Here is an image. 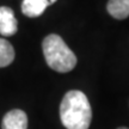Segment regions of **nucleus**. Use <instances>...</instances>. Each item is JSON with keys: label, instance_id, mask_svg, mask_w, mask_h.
Returning <instances> with one entry per match:
<instances>
[{"label": "nucleus", "instance_id": "obj_1", "mask_svg": "<svg viewBox=\"0 0 129 129\" xmlns=\"http://www.w3.org/2000/svg\"><path fill=\"white\" fill-rule=\"evenodd\" d=\"M60 118L67 129H88L92 110L86 94L78 90L66 93L60 104Z\"/></svg>", "mask_w": 129, "mask_h": 129}, {"label": "nucleus", "instance_id": "obj_2", "mask_svg": "<svg viewBox=\"0 0 129 129\" xmlns=\"http://www.w3.org/2000/svg\"><path fill=\"white\" fill-rule=\"evenodd\" d=\"M43 55L47 64L60 73H67L77 66V56L64 43L62 37L51 34L42 42Z\"/></svg>", "mask_w": 129, "mask_h": 129}, {"label": "nucleus", "instance_id": "obj_3", "mask_svg": "<svg viewBox=\"0 0 129 129\" xmlns=\"http://www.w3.org/2000/svg\"><path fill=\"white\" fill-rule=\"evenodd\" d=\"M18 30V23L12 9L0 7V34L3 36H12Z\"/></svg>", "mask_w": 129, "mask_h": 129}, {"label": "nucleus", "instance_id": "obj_4", "mask_svg": "<svg viewBox=\"0 0 129 129\" xmlns=\"http://www.w3.org/2000/svg\"><path fill=\"white\" fill-rule=\"evenodd\" d=\"M28 116L23 110L14 109L9 111L3 118L1 129H26Z\"/></svg>", "mask_w": 129, "mask_h": 129}, {"label": "nucleus", "instance_id": "obj_5", "mask_svg": "<svg viewBox=\"0 0 129 129\" xmlns=\"http://www.w3.org/2000/svg\"><path fill=\"white\" fill-rule=\"evenodd\" d=\"M49 5V0H23L22 12L26 17L35 18L41 16Z\"/></svg>", "mask_w": 129, "mask_h": 129}, {"label": "nucleus", "instance_id": "obj_6", "mask_svg": "<svg viewBox=\"0 0 129 129\" xmlns=\"http://www.w3.org/2000/svg\"><path fill=\"white\" fill-rule=\"evenodd\" d=\"M108 12L116 19H124L129 16V0H109Z\"/></svg>", "mask_w": 129, "mask_h": 129}, {"label": "nucleus", "instance_id": "obj_7", "mask_svg": "<svg viewBox=\"0 0 129 129\" xmlns=\"http://www.w3.org/2000/svg\"><path fill=\"white\" fill-rule=\"evenodd\" d=\"M14 60V49L5 38H0V68L10 66Z\"/></svg>", "mask_w": 129, "mask_h": 129}, {"label": "nucleus", "instance_id": "obj_8", "mask_svg": "<svg viewBox=\"0 0 129 129\" xmlns=\"http://www.w3.org/2000/svg\"><path fill=\"white\" fill-rule=\"evenodd\" d=\"M55 1H56V0H49V4H54Z\"/></svg>", "mask_w": 129, "mask_h": 129}, {"label": "nucleus", "instance_id": "obj_9", "mask_svg": "<svg viewBox=\"0 0 129 129\" xmlns=\"http://www.w3.org/2000/svg\"><path fill=\"white\" fill-rule=\"evenodd\" d=\"M117 129H129V128H125V127H120V128H117Z\"/></svg>", "mask_w": 129, "mask_h": 129}]
</instances>
